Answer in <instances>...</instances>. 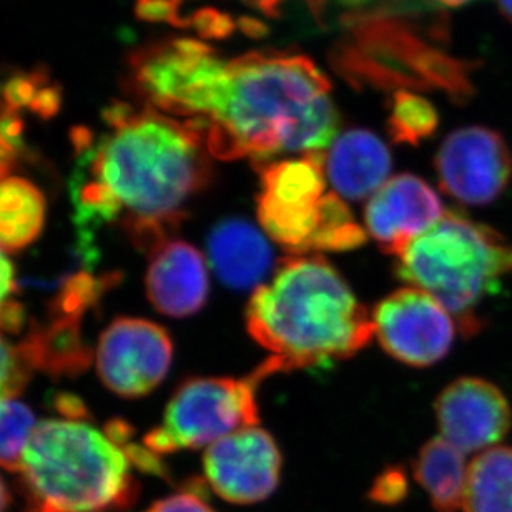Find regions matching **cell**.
<instances>
[{
    "label": "cell",
    "mask_w": 512,
    "mask_h": 512,
    "mask_svg": "<svg viewBox=\"0 0 512 512\" xmlns=\"http://www.w3.org/2000/svg\"><path fill=\"white\" fill-rule=\"evenodd\" d=\"M47 203L44 193L25 178L0 182V252L17 253L40 237Z\"/></svg>",
    "instance_id": "20"
},
{
    "label": "cell",
    "mask_w": 512,
    "mask_h": 512,
    "mask_svg": "<svg viewBox=\"0 0 512 512\" xmlns=\"http://www.w3.org/2000/svg\"><path fill=\"white\" fill-rule=\"evenodd\" d=\"M247 330L271 356L263 378L348 360L375 336L373 315L343 276L318 255L281 261L268 285L247 306Z\"/></svg>",
    "instance_id": "3"
},
{
    "label": "cell",
    "mask_w": 512,
    "mask_h": 512,
    "mask_svg": "<svg viewBox=\"0 0 512 512\" xmlns=\"http://www.w3.org/2000/svg\"><path fill=\"white\" fill-rule=\"evenodd\" d=\"M245 2L266 15L278 14V7L281 4V0H245Z\"/></svg>",
    "instance_id": "36"
},
{
    "label": "cell",
    "mask_w": 512,
    "mask_h": 512,
    "mask_svg": "<svg viewBox=\"0 0 512 512\" xmlns=\"http://www.w3.org/2000/svg\"><path fill=\"white\" fill-rule=\"evenodd\" d=\"M19 350L0 335V401L17 398L34 373Z\"/></svg>",
    "instance_id": "25"
},
{
    "label": "cell",
    "mask_w": 512,
    "mask_h": 512,
    "mask_svg": "<svg viewBox=\"0 0 512 512\" xmlns=\"http://www.w3.org/2000/svg\"><path fill=\"white\" fill-rule=\"evenodd\" d=\"M203 473L213 493L228 503H261L280 483V449L265 429H240L208 446Z\"/></svg>",
    "instance_id": "12"
},
{
    "label": "cell",
    "mask_w": 512,
    "mask_h": 512,
    "mask_svg": "<svg viewBox=\"0 0 512 512\" xmlns=\"http://www.w3.org/2000/svg\"><path fill=\"white\" fill-rule=\"evenodd\" d=\"M511 271V240L456 212L444 213L396 265V275L436 298L466 335L479 330L478 306Z\"/></svg>",
    "instance_id": "5"
},
{
    "label": "cell",
    "mask_w": 512,
    "mask_h": 512,
    "mask_svg": "<svg viewBox=\"0 0 512 512\" xmlns=\"http://www.w3.org/2000/svg\"><path fill=\"white\" fill-rule=\"evenodd\" d=\"M49 82V74L44 69L12 75L2 89L5 109L14 110V112L30 109L35 95L39 94V90Z\"/></svg>",
    "instance_id": "26"
},
{
    "label": "cell",
    "mask_w": 512,
    "mask_h": 512,
    "mask_svg": "<svg viewBox=\"0 0 512 512\" xmlns=\"http://www.w3.org/2000/svg\"><path fill=\"white\" fill-rule=\"evenodd\" d=\"M20 474L34 508L44 511L125 509L138 493L125 449L82 419L37 424Z\"/></svg>",
    "instance_id": "4"
},
{
    "label": "cell",
    "mask_w": 512,
    "mask_h": 512,
    "mask_svg": "<svg viewBox=\"0 0 512 512\" xmlns=\"http://www.w3.org/2000/svg\"><path fill=\"white\" fill-rule=\"evenodd\" d=\"M258 222L293 255L321 252L340 215V195L325 192L323 152L261 165Z\"/></svg>",
    "instance_id": "6"
},
{
    "label": "cell",
    "mask_w": 512,
    "mask_h": 512,
    "mask_svg": "<svg viewBox=\"0 0 512 512\" xmlns=\"http://www.w3.org/2000/svg\"><path fill=\"white\" fill-rule=\"evenodd\" d=\"M20 155L22 153L17 148L12 147L0 133V182L9 178L10 173L14 172L19 165Z\"/></svg>",
    "instance_id": "35"
},
{
    "label": "cell",
    "mask_w": 512,
    "mask_h": 512,
    "mask_svg": "<svg viewBox=\"0 0 512 512\" xmlns=\"http://www.w3.org/2000/svg\"><path fill=\"white\" fill-rule=\"evenodd\" d=\"M30 512H52V511H44V509H32Z\"/></svg>",
    "instance_id": "41"
},
{
    "label": "cell",
    "mask_w": 512,
    "mask_h": 512,
    "mask_svg": "<svg viewBox=\"0 0 512 512\" xmlns=\"http://www.w3.org/2000/svg\"><path fill=\"white\" fill-rule=\"evenodd\" d=\"M195 29L202 35L208 37H218V35L227 34L232 29L230 20L225 15L218 14L215 10H200L192 19Z\"/></svg>",
    "instance_id": "31"
},
{
    "label": "cell",
    "mask_w": 512,
    "mask_h": 512,
    "mask_svg": "<svg viewBox=\"0 0 512 512\" xmlns=\"http://www.w3.org/2000/svg\"><path fill=\"white\" fill-rule=\"evenodd\" d=\"M55 408L59 409V413L64 414L67 419H82L87 414V406L84 401L74 394H57Z\"/></svg>",
    "instance_id": "34"
},
{
    "label": "cell",
    "mask_w": 512,
    "mask_h": 512,
    "mask_svg": "<svg viewBox=\"0 0 512 512\" xmlns=\"http://www.w3.org/2000/svg\"><path fill=\"white\" fill-rule=\"evenodd\" d=\"M348 2L351 4V2H355V0H348ZM358 2H363V0H358Z\"/></svg>",
    "instance_id": "42"
},
{
    "label": "cell",
    "mask_w": 512,
    "mask_h": 512,
    "mask_svg": "<svg viewBox=\"0 0 512 512\" xmlns=\"http://www.w3.org/2000/svg\"><path fill=\"white\" fill-rule=\"evenodd\" d=\"M212 157L266 165L280 153L323 152L340 127L330 80L313 60L250 52L228 60L227 79L202 124Z\"/></svg>",
    "instance_id": "2"
},
{
    "label": "cell",
    "mask_w": 512,
    "mask_h": 512,
    "mask_svg": "<svg viewBox=\"0 0 512 512\" xmlns=\"http://www.w3.org/2000/svg\"><path fill=\"white\" fill-rule=\"evenodd\" d=\"M114 283V278L90 275V271H80L72 275L60 286L59 295L50 303V318H72L82 320V316L99 303L105 290Z\"/></svg>",
    "instance_id": "24"
},
{
    "label": "cell",
    "mask_w": 512,
    "mask_h": 512,
    "mask_svg": "<svg viewBox=\"0 0 512 512\" xmlns=\"http://www.w3.org/2000/svg\"><path fill=\"white\" fill-rule=\"evenodd\" d=\"M35 429L34 411L17 398L0 401V468L22 471L25 448Z\"/></svg>",
    "instance_id": "23"
},
{
    "label": "cell",
    "mask_w": 512,
    "mask_h": 512,
    "mask_svg": "<svg viewBox=\"0 0 512 512\" xmlns=\"http://www.w3.org/2000/svg\"><path fill=\"white\" fill-rule=\"evenodd\" d=\"M501 14L512 22V0H496Z\"/></svg>",
    "instance_id": "37"
},
{
    "label": "cell",
    "mask_w": 512,
    "mask_h": 512,
    "mask_svg": "<svg viewBox=\"0 0 512 512\" xmlns=\"http://www.w3.org/2000/svg\"><path fill=\"white\" fill-rule=\"evenodd\" d=\"M60 107H62V89L59 85L49 82L39 90V94L35 95L34 102L30 105V112L40 119L47 120L59 114Z\"/></svg>",
    "instance_id": "30"
},
{
    "label": "cell",
    "mask_w": 512,
    "mask_h": 512,
    "mask_svg": "<svg viewBox=\"0 0 512 512\" xmlns=\"http://www.w3.org/2000/svg\"><path fill=\"white\" fill-rule=\"evenodd\" d=\"M167 330L142 318H117L100 335L99 378L122 398H142L162 383L172 366Z\"/></svg>",
    "instance_id": "11"
},
{
    "label": "cell",
    "mask_w": 512,
    "mask_h": 512,
    "mask_svg": "<svg viewBox=\"0 0 512 512\" xmlns=\"http://www.w3.org/2000/svg\"><path fill=\"white\" fill-rule=\"evenodd\" d=\"M32 371L52 378L79 376L89 368L92 351L80 335V321L52 318L49 325H34L19 343Z\"/></svg>",
    "instance_id": "18"
},
{
    "label": "cell",
    "mask_w": 512,
    "mask_h": 512,
    "mask_svg": "<svg viewBox=\"0 0 512 512\" xmlns=\"http://www.w3.org/2000/svg\"><path fill=\"white\" fill-rule=\"evenodd\" d=\"M408 493V483L401 469H386L376 478L370 491V498L375 503L396 504Z\"/></svg>",
    "instance_id": "27"
},
{
    "label": "cell",
    "mask_w": 512,
    "mask_h": 512,
    "mask_svg": "<svg viewBox=\"0 0 512 512\" xmlns=\"http://www.w3.org/2000/svg\"><path fill=\"white\" fill-rule=\"evenodd\" d=\"M391 162V153L381 138L355 128L331 145L325 157L326 178L341 198L363 200L373 197L388 182Z\"/></svg>",
    "instance_id": "16"
},
{
    "label": "cell",
    "mask_w": 512,
    "mask_h": 512,
    "mask_svg": "<svg viewBox=\"0 0 512 512\" xmlns=\"http://www.w3.org/2000/svg\"><path fill=\"white\" fill-rule=\"evenodd\" d=\"M145 285L148 300L163 315H195L207 303V261L190 243L168 240L152 253Z\"/></svg>",
    "instance_id": "15"
},
{
    "label": "cell",
    "mask_w": 512,
    "mask_h": 512,
    "mask_svg": "<svg viewBox=\"0 0 512 512\" xmlns=\"http://www.w3.org/2000/svg\"><path fill=\"white\" fill-rule=\"evenodd\" d=\"M15 291V270L12 261L0 252V313L5 310V306L14 300L12 295Z\"/></svg>",
    "instance_id": "33"
},
{
    "label": "cell",
    "mask_w": 512,
    "mask_h": 512,
    "mask_svg": "<svg viewBox=\"0 0 512 512\" xmlns=\"http://www.w3.org/2000/svg\"><path fill=\"white\" fill-rule=\"evenodd\" d=\"M389 135L396 143L418 145L431 137L438 128V112L424 97L399 90L391 100Z\"/></svg>",
    "instance_id": "22"
},
{
    "label": "cell",
    "mask_w": 512,
    "mask_h": 512,
    "mask_svg": "<svg viewBox=\"0 0 512 512\" xmlns=\"http://www.w3.org/2000/svg\"><path fill=\"white\" fill-rule=\"evenodd\" d=\"M439 185L463 205H489L512 180L508 142L493 128L463 127L449 133L434 158Z\"/></svg>",
    "instance_id": "9"
},
{
    "label": "cell",
    "mask_w": 512,
    "mask_h": 512,
    "mask_svg": "<svg viewBox=\"0 0 512 512\" xmlns=\"http://www.w3.org/2000/svg\"><path fill=\"white\" fill-rule=\"evenodd\" d=\"M439 4L448 5V7H461V5L468 4L471 0H436Z\"/></svg>",
    "instance_id": "39"
},
{
    "label": "cell",
    "mask_w": 512,
    "mask_h": 512,
    "mask_svg": "<svg viewBox=\"0 0 512 512\" xmlns=\"http://www.w3.org/2000/svg\"><path fill=\"white\" fill-rule=\"evenodd\" d=\"M77 170L99 188L110 222L153 253L185 218L183 207L212 180L202 124L132 105L112 133L79 153Z\"/></svg>",
    "instance_id": "1"
},
{
    "label": "cell",
    "mask_w": 512,
    "mask_h": 512,
    "mask_svg": "<svg viewBox=\"0 0 512 512\" xmlns=\"http://www.w3.org/2000/svg\"><path fill=\"white\" fill-rule=\"evenodd\" d=\"M463 511L512 512V448H489L471 461Z\"/></svg>",
    "instance_id": "21"
},
{
    "label": "cell",
    "mask_w": 512,
    "mask_h": 512,
    "mask_svg": "<svg viewBox=\"0 0 512 512\" xmlns=\"http://www.w3.org/2000/svg\"><path fill=\"white\" fill-rule=\"evenodd\" d=\"M441 436L463 453L498 444L508 436L512 409L503 391L479 378H459L436 399Z\"/></svg>",
    "instance_id": "13"
},
{
    "label": "cell",
    "mask_w": 512,
    "mask_h": 512,
    "mask_svg": "<svg viewBox=\"0 0 512 512\" xmlns=\"http://www.w3.org/2000/svg\"><path fill=\"white\" fill-rule=\"evenodd\" d=\"M228 60L203 42L163 40L138 49L128 59V85L147 107L200 124L215 112Z\"/></svg>",
    "instance_id": "7"
},
{
    "label": "cell",
    "mask_w": 512,
    "mask_h": 512,
    "mask_svg": "<svg viewBox=\"0 0 512 512\" xmlns=\"http://www.w3.org/2000/svg\"><path fill=\"white\" fill-rule=\"evenodd\" d=\"M463 451L443 436L433 438L419 449L413 464L414 479L428 493L436 512L463 509L468 466Z\"/></svg>",
    "instance_id": "19"
},
{
    "label": "cell",
    "mask_w": 512,
    "mask_h": 512,
    "mask_svg": "<svg viewBox=\"0 0 512 512\" xmlns=\"http://www.w3.org/2000/svg\"><path fill=\"white\" fill-rule=\"evenodd\" d=\"M180 0H137V15L140 19L150 22H172L183 25L178 15Z\"/></svg>",
    "instance_id": "29"
},
{
    "label": "cell",
    "mask_w": 512,
    "mask_h": 512,
    "mask_svg": "<svg viewBox=\"0 0 512 512\" xmlns=\"http://www.w3.org/2000/svg\"><path fill=\"white\" fill-rule=\"evenodd\" d=\"M375 335L394 360L431 366L453 345L454 318L436 298L419 288H401L386 296L373 313Z\"/></svg>",
    "instance_id": "10"
},
{
    "label": "cell",
    "mask_w": 512,
    "mask_h": 512,
    "mask_svg": "<svg viewBox=\"0 0 512 512\" xmlns=\"http://www.w3.org/2000/svg\"><path fill=\"white\" fill-rule=\"evenodd\" d=\"M10 498L9 493H7V488H5L4 481L0 479V512H4L5 508H7V504H9Z\"/></svg>",
    "instance_id": "38"
},
{
    "label": "cell",
    "mask_w": 512,
    "mask_h": 512,
    "mask_svg": "<svg viewBox=\"0 0 512 512\" xmlns=\"http://www.w3.org/2000/svg\"><path fill=\"white\" fill-rule=\"evenodd\" d=\"M306 2L313 7L315 12H320L321 5L325 4L326 0H306Z\"/></svg>",
    "instance_id": "40"
},
{
    "label": "cell",
    "mask_w": 512,
    "mask_h": 512,
    "mask_svg": "<svg viewBox=\"0 0 512 512\" xmlns=\"http://www.w3.org/2000/svg\"><path fill=\"white\" fill-rule=\"evenodd\" d=\"M207 247L218 278L237 290L258 288L270 271L273 253L252 223L223 220L208 235Z\"/></svg>",
    "instance_id": "17"
},
{
    "label": "cell",
    "mask_w": 512,
    "mask_h": 512,
    "mask_svg": "<svg viewBox=\"0 0 512 512\" xmlns=\"http://www.w3.org/2000/svg\"><path fill=\"white\" fill-rule=\"evenodd\" d=\"M145 512H215L207 499L195 489H185L153 503Z\"/></svg>",
    "instance_id": "28"
},
{
    "label": "cell",
    "mask_w": 512,
    "mask_h": 512,
    "mask_svg": "<svg viewBox=\"0 0 512 512\" xmlns=\"http://www.w3.org/2000/svg\"><path fill=\"white\" fill-rule=\"evenodd\" d=\"M443 217L438 193L409 173L389 178L365 208L366 232L384 253L398 258Z\"/></svg>",
    "instance_id": "14"
},
{
    "label": "cell",
    "mask_w": 512,
    "mask_h": 512,
    "mask_svg": "<svg viewBox=\"0 0 512 512\" xmlns=\"http://www.w3.org/2000/svg\"><path fill=\"white\" fill-rule=\"evenodd\" d=\"M253 373L235 378H193L180 384L163 414V423L143 438L150 451L163 454L210 446L240 429L258 426L260 413Z\"/></svg>",
    "instance_id": "8"
},
{
    "label": "cell",
    "mask_w": 512,
    "mask_h": 512,
    "mask_svg": "<svg viewBox=\"0 0 512 512\" xmlns=\"http://www.w3.org/2000/svg\"><path fill=\"white\" fill-rule=\"evenodd\" d=\"M0 133L12 147L25 153L24 122L20 119L19 112L9 109L0 112Z\"/></svg>",
    "instance_id": "32"
}]
</instances>
